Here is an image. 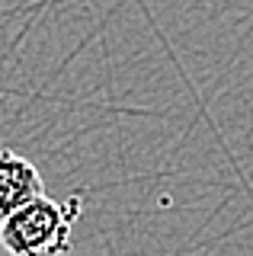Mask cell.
<instances>
[{
  "instance_id": "7a4b0ae2",
  "label": "cell",
  "mask_w": 253,
  "mask_h": 256,
  "mask_svg": "<svg viewBox=\"0 0 253 256\" xmlns=\"http://www.w3.org/2000/svg\"><path fill=\"white\" fill-rule=\"evenodd\" d=\"M42 196V176L36 164L16 150H0V221Z\"/></svg>"
},
{
  "instance_id": "6da1fadb",
  "label": "cell",
  "mask_w": 253,
  "mask_h": 256,
  "mask_svg": "<svg viewBox=\"0 0 253 256\" xmlns=\"http://www.w3.org/2000/svg\"><path fill=\"white\" fill-rule=\"evenodd\" d=\"M80 218V196L54 202L42 192L0 221V244L13 256H58L70 250V228Z\"/></svg>"
}]
</instances>
